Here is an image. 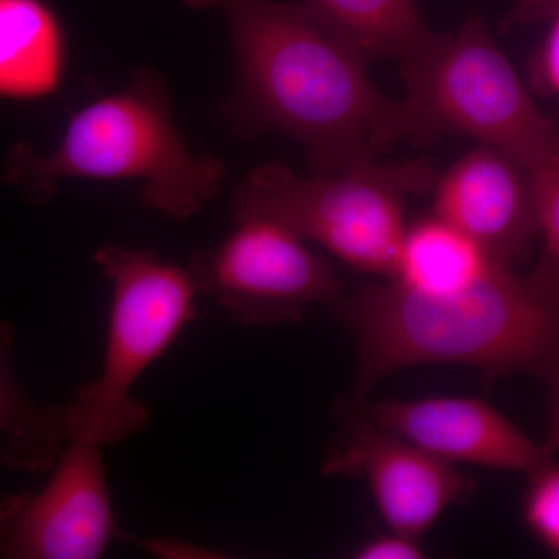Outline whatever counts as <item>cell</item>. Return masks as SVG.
Listing matches in <instances>:
<instances>
[{"mask_svg": "<svg viewBox=\"0 0 559 559\" xmlns=\"http://www.w3.org/2000/svg\"><path fill=\"white\" fill-rule=\"evenodd\" d=\"M223 162L194 156L171 116L164 80L139 70L116 94L73 114L57 148L38 156L20 143L3 179L31 204H46L60 179L143 180L142 201L173 221L193 216L223 187Z\"/></svg>", "mask_w": 559, "mask_h": 559, "instance_id": "cell-3", "label": "cell"}, {"mask_svg": "<svg viewBox=\"0 0 559 559\" xmlns=\"http://www.w3.org/2000/svg\"><path fill=\"white\" fill-rule=\"evenodd\" d=\"M495 266L477 242L432 215L406 227L389 280L417 293H454L484 278Z\"/></svg>", "mask_w": 559, "mask_h": 559, "instance_id": "cell-15", "label": "cell"}, {"mask_svg": "<svg viewBox=\"0 0 559 559\" xmlns=\"http://www.w3.org/2000/svg\"><path fill=\"white\" fill-rule=\"evenodd\" d=\"M342 441L326 455L325 476H362L392 532L421 538L455 503L468 502L473 481L451 463L374 425L364 404L342 399Z\"/></svg>", "mask_w": 559, "mask_h": 559, "instance_id": "cell-9", "label": "cell"}, {"mask_svg": "<svg viewBox=\"0 0 559 559\" xmlns=\"http://www.w3.org/2000/svg\"><path fill=\"white\" fill-rule=\"evenodd\" d=\"M364 64L404 61L436 38L415 0H299Z\"/></svg>", "mask_w": 559, "mask_h": 559, "instance_id": "cell-13", "label": "cell"}, {"mask_svg": "<svg viewBox=\"0 0 559 559\" xmlns=\"http://www.w3.org/2000/svg\"><path fill=\"white\" fill-rule=\"evenodd\" d=\"M533 173L536 237L540 242L538 266L543 277L559 282V159Z\"/></svg>", "mask_w": 559, "mask_h": 559, "instance_id": "cell-16", "label": "cell"}, {"mask_svg": "<svg viewBox=\"0 0 559 559\" xmlns=\"http://www.w3.org/2000/svg\"><path fill=\"white\" fill-rule=\"evenodd\" d=\"M439 178L430 157L370 162L304 178L280 162L260 165L235 191V219H266L314 241L353 270L392 278L407 224L404 198Z\"/></svg>", "mask_w": 559, "mask_h": 559, "instance_id": "cell-5", "label": "cell"}, {"mask_svg": "<svg viewBox=\"0 0 559 559\" xmlns=\"http://www.w3.org/2000/svg\"><path fill=\"white\" fill-rule=\"evenodd\" d=\"M102 447L70 440L36 492L0 500V559H95L116 538Z\"/></svg>", "mask_w": 559, "mask_h": 559, "instance_id": "cell-8", "label": "cell"}, {"mask_svg": "<svg viewBox=\"0 0 559 559\" xmlns=\"http://www.w3.org/2000/svg\"><path fill=\"white\" fill-rule=\"evenodd\" d=\"M13 349V325L0 320V462L10 469L46 473L68 443L64 406L28 399L14 374Z\"/></svg>", "mask_w": 559, "mask_h": 559, "instance_id": "cell-14", "label": "cell"}, {"mask_svg": "<svg viewBox=\"0 0 559 559\" xmlns=\"http://www.w3.org/2000/svg\"><path fill=\"white\" fill-rule=\"evenodd\" d=\"M559 17V0H516L513 9L500 24V32L513 31L522 25H535L539 22Z\"/></svg>", "mask_w": 559, "mask_h": 559, "instance_id": "cell-20", "label": "cell"}, {"mask_svg": "<svg viewBox=\"0 0 559 559\" xmlns=\"http://www.w3.org/2000/svg\"><path fill=\"white\" fill-rule=\"evenodd\" d=\"M433 215L477 242L492 263L516 271L536 237L533 173L488 145L465 154L439 175Z\"/></svg>", "mask_w": 559, "mask_h": 559, "instance_id": "cell-10", "label": "cell"}, {"mask_svg": "<svg viewBox=\"0 0 559 559\" xmlns=\"http://www.w3.org/2000/svg\"><path fill=\"white\" fill-rule=\"evenodd\" d=\"M187 270L198 294L218 300L245 325L300 322L311 305L341 299L330 261L266 219H238L218 248L197 250Z\"/></svg>", "mask_w": 559, "mask_h": 559, "instance_id": "cell-7", "label": "cell"}, {"mask_svg": "<svg viewBox=\"0 0 559 559\" xmlns=\"http://www.w3.org/2000/svg\"><path fill=\"white\" fill-rule=\"evenodd\" d=\"M530 90L540 97H554L559 92V17L550 21L538 46L528 58Z\"/></svg>", "mask_w": 559, "mask_h": 559, "instance_id": "cell-18", "label": "cell"}, {"mask_svg": "<svg viewBox=\"0 0 559 559\" xmlns=\"http://www.w3.org/2000/svg\"><path fill=\"white\" fill-rule=\"evenodd\" d=\"M374 425L447 463L530 474L554 460L558 425L547 443L530 439L506 415L476 399L382 400L366 407Z\"/></svg>", "mask_w": 559, "mask_h": 559, "instance_id": "cell-11", "label": "cell"}, {"mask_svg": "<svg viewBox=\"0 0 559 559\" xmlns=\"http://www.w3.org/2000/svg\"><path fill=\"white\" fill-rule=\"evenodd\" d=\"M400 66L406 91L393 102L390 145L465 135L530 171L559 159L557 123L540 112L477 11L457 33H437Z\"/></svg>", "mask_w": 559, "mask_h": 559, "instance_id": "cell-4", "label": "cell"}, {"mask_svg": "<svg viewBox=\"0 0 559 559\" xmlns=\"http://www.w3.org/2000/svg\"><path fill=\"white\" fill-rule=\"evenodd\" d=\"M337 318L356 345L355 390H370L395 371L457 364L488 381L535 374L558 395L559 282L495 266L466 288L417 293L388 280L336 301Z\"/></svg>", "mask_w": 559, "mask_h": 559, "instance_id": "cell-1", "label": "cell"}, {"mask_svg": "<svg viewBox=\"0 0 559 559\" xmlns=\"http://www.w3.org/2000/svg\"><path fill=\"white\" fill-rule=\"evenodd\" d=\"M353 557L358 559H419L425 557L417 538L392 532L374 536L358 547Z\"/></svg>", "mask_w": 559, "mask_h": 559, "instance_id": "cell-19", "label": "cell"}, {"mask_svg": "<svg viewBox=\"0 0 559 559\" xmlns=\"http://www.w3.org/2000/svg\"><path fill=\"white\" fill-rule=\"evenodd\" d=\"M95 263L112 286L100 377L64 406L68 441L114 447L148 426L150 412L131 395L139 378L197 319L198 290L187 267L156 252L105 245Z\"/></svg>", "mask_w": 559, "mask_h": 559, "instance_id": "cell-6", "label": "cell"}, {"mask_svg": "<svg viewBox=\"0 0 559 559\" xmlns=\"http://www.w3.org/2000/svg\"><path fill=\"white\" fill-rule=\"evenodd\" d=\"M226 17L238 66L237 109L253 131L304 146L316 175L380 160L390 146L393 102L359 58L310 11L275 0H183Z\"/></svg>", "mask_w": 559, "mask_h": 559, "instance_id": "cell-2", "label": "cell"}, {"mask_svg": "<svg viewBox=\"0 0 559 559\" xmlns=\"http://www.w3.org/2000/svg\"><path fill=\"white\" fill-rule=\"evenodd\" d=\"M525 491V525L535 539L555 557L559 554V468L554 460L528 474Z\"/></svg>", "mask_w": 559, "mask_h": 559, "instance_id": "cell-17", "label": "cell"}, {"mask_svg": "<svg viewBox=\"0 0 559 559\" xmlns=\"http://www.w3.org/2000/svg\"><path fill=\"white\" fill-rule=\"evenodd\" d=\"M66 46L44 0H0V98L38 100L58 90Z\"/></svg>", "mask_w": 559, "mask_h": 559, "instance_id": "cell-12", "label": "cell"}]
</instances>
